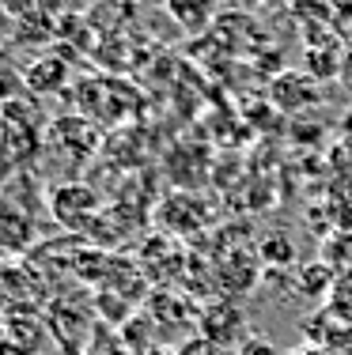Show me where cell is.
Segmentation results:
<instances>
[{"mask_svg":"<svg viewBox=\"0 0 352 355\" xmlns=\"http://www.w3.org/2000/svg\"><path fill=\"white\" fill-rule=\"evenodd\" d=\"M333 268L330 265H322V261H315V265H307L303 272H299V291L303 295H311V299H322L326 291L333 287Z\"/></svg>","mask_w":352,"mask_h":355,"instance_id":"6da1fadb","label":"cell"},{"mask_svg":"<svg viewBox=\"0 0 352 355\" xmlns=\"http://www.w3.org/2000/svg\"><path fill=\"white\" fill-rule=\"evenodd\" d=\"M262 257H276L280 261V265H292V261H296V250H292V239L288 234H269V239L262 242Z\"/></svg>","mask_w":352,"mask_h":355,"instance_id":"7a4b0ae2","label":"cell"},{"mask_svg":"<svg viewBox=\"0 0 352 355\" xmlns=\"http://www.w3.org/2000/svg\"><path fill=\"white\" fill-rule=\"evenodd\" d=\"M284 355H337V352H326V348H315V344H303V348H292Z\"/></svg>","mask_w":352,"mask_h":355,"instance_id":"3957f363","label":"cell"},{"mask_svg":"<svg viewBox=\"0 0 352 355\" xmlns=\"http://www.w3.org/2000/svg\"><path fill=\"white\" fill-rule=\"evenodd\" d=\"M341 80H345V87H352V49H349V53H345V61H341Z\"/></svg>","mask_w":352,"mask_h":355,"instance_id":"277c9868","label":"cell"},{"mask_svg":"<svg viewBox=\"0 0 352 355\" xmlns=\"http://www.w3.org/2000/svg\"><path fill=\"white\" fill-rule=\"evenodd\" d=\"M254 4H269V0H254Z\"/></svg>","mask_w":352,"mask_h":355,"instance_id":"5b68a950","label":"cell"}]
</instances>
